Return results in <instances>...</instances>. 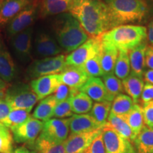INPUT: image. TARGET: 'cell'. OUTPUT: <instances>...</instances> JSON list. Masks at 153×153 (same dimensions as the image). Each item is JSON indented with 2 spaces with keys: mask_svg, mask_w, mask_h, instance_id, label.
Here are the masks:
<instances>
[{
  "mask_svg": "<svg viewBox=\"0 0 153 153\" xmlns=\"http://www.w3.org/2000/svg\"><path fill=\"white\" fill-rule=\"evenodd\" d=\"M69 12L91 38L99 37L112 28L108 7L102 0H73Z\"/></svg>",
  "mask_w": 153,
  "mask_h": 153,
  "instance_id": "1",
  "label": "cell"
},
{
  "mask_svg": "<svg viewBox=\"0 0 153 153\" xmlns=\"http://www.w3.org/2000/svg\"><path fill=\"white\" fill-rule=\"evenodd\" d=\"M53 28L55 39L64 52L72 53L89 39V35L70 12L57 15Z\"/></svg>",
  "mask_w": 153,
  "mask_h": 153,
  "instance_id": "2",
  "label": "cell"
},
{
  "mask_svg": "<svg viewBox=\"0 0 153 153\" xmlns=\"http://www.w3.org/2000/svg\"><path fill=\"white\" fill-rule=\"evenodd\" d=\"M109 12L111 27L129 23L140 22L148 15L150 7L147 0H102Z\"/></svg>",
  "mask_w": 153,
  "mask_h": 153,
  "instance_id": "3",
  "label": "cell"
},
{
  "mask_svg": "<svg viewBox=\"0 0 153 153\" xmlns=\"http://www.w3.org/2000/svg\"><path fill=\"white\" fill-rule=\"evenodd\" d=\"M100 39L101 42L113 45L118 51L128 52L145 41L147 28L137 25H120L102 34Z\"/></svg>",
  "mask_w": 153,
  "mask_h": 153,
  "instance_id": "4",
  "label": "cell"
},
{
  "mask_svg": "<svg viewBox=\"0 0 153 153\" xmlns=\"http://www.w3.org/2000/svg\"><path fill=\"white\" fill-rule=\"evenodd\" d=\"M4 99L12 109H25L30 111L39 101L30 85L22 82L9 86Z\"/></svg>",
  "mask_w": 153,
  "mask_h": 153,
  "instance_id": "5",
  "label": "cell"
},
{
  "mask_svg": "<svg viewBox=\"0 0 153 153\" xmlns=\"http://www.w3.org/2000/svg\"><path fill=\"white\" fill-rule=\"evenodd\" d=\"M65 57V55L61 54L32 61L26 71V76L33 80L41 76L60 74L68 67Z\"/></svg>",
  "mask_w": 153,
  "mask_h": 153,
  "instance_id": "6",
  "label": "cell"
},
{
  "mask_svg": "<svg viewBox=\"0 0 153 153\" xmlns=\"http://www.w3.org/2000/svg\"><path fill=\"white\" fill-rule=\"evenodd\" d=\"M43 127V122L30 117L24 123L11 128L10 131L13 139L17 143H24L33 146L36 139L41 134Z\"/></svg>",
  "mask_w": 153,
  "mask_h": 153,
  "instance_id": "7",
  "label": "cell"
},
{
  "mask_svg": "<svg viewBox=\"0 0 153 153\" xmlns=\"http://www.w3.org/2000/svg\"><path fill=\"white\" fill-rule=\"evenodd\" d=\"M106 153H136L133 143L106 123L102 128Z\"/></svg>",
  "mask_w": 153,
  "mask_h": 153,
  "instance_id": "8",
  "label": "cell"
},
{
  "mask_svg": "<svg viewBox=\"0 0 153 153\" xmlns=\"http://www.w3.org/2000/svg\"><path fill=\"white\" fill-rule=\"evenodd\" d=\"M100 36L90 38L79 48L66 55L65 61L68 66H83L88 59L101 50Z\"/></svg>",
  "mask_w": 153,
  "mask_h": 153,
  "instance_id": "9",
  "label": "cell"
},
{
  "mask_svg": "<svg viewBox=\"0 0 153 153\" xmlns=\"http://www.w3.org/2000/svg\"><path fill=\"white\" fill-rule=\"evenodd\" d=\"M70 135L68 118H53L43 122L39 136L55 143H65Z\"/></svg>",
  "mask_w": 153,
  "mask_h": 153,
  "instance_id": "10",
  "label": "cell"
},
{
  "mask_svg": "<svg viewBox=\"0 0 153 153\" xmlns=\"http://www.w3.org/2000/svg\"><path fill=\"white\" fill-rule=\"evenodd\" d=\"M33 28H26L20 33L11 37V45L17 58L26 63L32 60V36Z\"/></svg>",
  "mask_w": 153,
  "mask_h": 153,
  "instance_id": "11",
  "label": "cell"
},
{
  "mask_svg": "<svg viewBox=\"0 0 153 153\" xmlns=\"http://www.w3.org/2000/svg\"><path fill=\"white\" fill-rule=\"evenodd\" d=\"M38 14V5L33 2L30 4L7 24V32L8 36L11 38L32 26Z\"/></svg>",
  "mask_w": 153,
  "mask_h": 153,
  "instance_id": "12",
  "label": "cell"
},
{
  "mask_svg": "<svg viewBox=\"0 0 153 153\" xmlns=\"http://www.w3.org/2000/svg\"><path fill=\"white\" fill-rule=\"evenodd\" d=\"M102 128L88 133L70 134L65 142V153H84L96 137L102 132Z\"/></svg>",
  "mask_w": 153,
  "mask_h": 153,
  "instance_id": "13",
  "label": "cell"
},
{
  "mask_svg": "<svg viewBox=\"0 0 153 153\" xmlns=\"http://www.w3.org/2000/svg\"><path fill=\"white\" fill-rule=\"evenodd\" d=\"M60 84V74H55L31 80L30 86L41 101L53 94Z\"/></svg>",
  "mask_w": 153,
  "mask_h": 153,
  "instance_id": "14",
  "label": "cell"
},
{
  "mask_svg": "<svg viewBox=\"0 0 153 153\" xmlns=\"http://www.w3.org/2000/svg\"><path fill=\"white\" fill-rule=\"evenodd\" d=\"M34 45L36 54L41 58L55 57L64 52L56 39L46 33H38Z\"/></svg>",
  "mask_w": 153,
  "mask_h": 153,
  "instance_id": "15",
  "label": "cell"
},
{
  "mask_svg": "<svg viewBox=\"0 0 153 153\" xmlns=\"http://www.w3.org/2000/svg\"><path fill=\"white\" fill-rule=\"evenodd\" d=\"M79 91L86 94L91 100L96 102H112L114 99L108 93L102 79L99 77H89L85 85L80 88Z\"/></svg>",
  "mask_w": 153,
  "mask_h": 153,
  "instance_id": "16",
  "label": "cell"
},
{
  "mask_svg": "<svg viewBox=\"0 0 153 153\" xmlns=\"http://www.w3.org/2000/svg\"><path fill=\"white\" fill-rule=\"evenodd\" d=\"M60 76L61 83L76 90H79L89 78L83 66H68Z\"/></svg>",
  "mask_w": 153,
  "mask_h": 153,
  "instance_id": "17",
  "label": "cell"
},
{
  "mask_svg": "<svg viewBox=\"0 0 153 153\" xmlns=\"http://www.w3.org/2000/svg\"><path fill=\"white\" fill-rule=\"evenodd\" d=\"M70 134L88 133L102 128L104 126L97 123L89 114H73L69 118Z\"/></svg>",
  "mask_w": 153,
  "mask_h": 153,
  "instance_id": "18",
  "label": "cell"
},
{
  "mask_svg": "<svg viewBox=\"0 0 153 153\" xmlns=\"http://www.w3.org/2000/svg\"><path fill=\"white\" fill-rule=\"evenodd\" d=\"M18 70L9 51L0 41V79L7 83L16 79Z\"/></svg>",
  "mask_w": 153,
  "mask_h": 153,
  "instance_id": "19",
  "label": "cell"
},
{
  "mask_svg": "<svg viewBox=\"0 0 153 153\" xmlns=\"http://www.w3.org/2000/svg\"><path fill=\"white\" fill-rule=\"evenodd\" d=\"M32 3V0H1L0 25L7 24L19 12Z\"/></svg>",
  "mask_w": 153,
  "mask_h": 153,
  "instance_id": "20",
  "label": "cell"
},
{
  "mask_svg": "<svg viewBox=\"0 0 153 153\" xmlns=\"http://www.w3.org/2000/svg\"><path fill=\"white\" fill-rule=\"evenodd\" d=\"M73 0H42L38 7V15L46 18L53 15H59L70 11Z\"/></svg>",
  "mask_w": 153,
  "mask_h": 153,
  "instance_id": "21",
  "label": "cell"
},
{
  "mask_svg": "<svg viewBox=\"0 0 153 153\" xmlns=\"http://www.w3.org/2000/svg\"><path fill=\"white\" fill-rule=\"evenodd\" d=\"M146 41L143 42L128 51L131 63V74L142 78L145 68V51L148 47Z\"/></svg>",
  "mask_w": 153,
  "mask_h": 153,
  "instance_id": "22",
  "label": "cell"
},
{
  "mask_svg": "<svg viewBox=\"0 0 153 153\" xmlns=\"http://www.w3.org/2000/svg\"><path fill=\"white\" fill-rule=\"evenodd\" d=\"M70 104L74 114H87L93 106V101L86 94L73 89L70 97Z\"/></svg>",
  "mask_w": 153,
  "mask_h": 153,
  "instance_id": "23",
  "label": "cell"
},
{
  "mask_svg": "<svg viewBox=\"0 0 153 153\" xmlns=\"http://www.w3.org/2000/svg\"><path fill=\"white\" fill-rule=\"evenodd\" d=\"M132 143L136 153H153V128L145 125Z\"/></svg>",
  "mask_w": 153,
  "mask_h": 153,
  "instance_id": "24",
  "label": "cell"
},
{
  "mask_svg": "<svg viewBox=\"0 0 153 153\" xmlns=\"http://www.w3.org/2000/svg\"><path fill=\"white\" fill-rule=\"evenodd\" d=\"M100 55L101 68L104 74L114 73L113 72L117 60L118 50L113 45L101 42Z\"/></svg>",
  "mask_w": 153,
  "mask_h": 153,
  "instance_id": "25",
  "label": "cell"
},
{
  "mask_svg": "<svg viewBox=\"0 0 153 153\" xmlns=\"http://www.w3.org/2000/svg\"><path fill=\"white\" fill-rule=\"evenodd\" d=\"M57 104V102L53 94L42 99L34 110L32 117L43 122L53 118V113Z\"/></svg>",
  "mask_w": 153,
  "mask_h": 153,
  "instance_id": "26",
  "label": "cell"
},
{
  "mask_svg": "<svg viewBox=\"0 0 153 153\" xmlns=\"http://www.w3.org/2000/svg\"><path fill=\"white\" fill-rule=\"evenodd\" d=\"M124 91L137 104L140 99L145 84L142 78L130 74L126 79L122 80Z\"/></svg>",
  "mask_w": 153,
  "mask_h": 153,
  "instance_id": "27",
  "label": "cell"
},
{
  "mask_svg": "<svg viewBox=\"0 0 153 153\" xmlns=\"http://www.w3.org/2000/svg\"><path fill=\"white\" fill-rule=\"evenodd\" d=\"M128 125L131 128L132 132L135 137L144 127L143 108L138 104H135L132 109L124 116H121ZM135 139V138H134Z\"/></svg>",
  "mask_w": 153,
  "mask_h": 153,
  "instance_id": "28",
  "label": "cell"
},
{
  "mask_svg": "<svg viewBox=\"0 0 153 153\" xmlns=\"http://www.w3.org/2000/svg\"><path fill=\"white\" fill-rule=\"evenodd\" d=\"M33 149L38 153H65V143H55L41 136L36 139Z\"/></svg>",
  "mask_w": 153,
  "mask_h": 153,
  "instance_id": "29",
  "label": "cell"
},
{
  "mask_svg": "<svg viewBox=\"0 0 153 153\" xmlns=\"http://www.w3.org/2000/svg\"><path fill=\"white\" fill-rule=\"evenodd\" d=\"M106 124L111 126L119 135L128 139L131 142L135 138L131 128L129 127L126 120L121 116H116V115L110 113Z\"/></svg>",
  "mask_w": 153,
  "mask_h": 153,
  "instance_id": "30",
  "label": "cell"
},
{
  "mask_svg": "<svg viewBox=\"0 0 153 153\" xmlns=\"http://www.w3.org/2000/svg\"><path fill=\"white\" fill-rule=\"evenodd\" d=\"M135 104L129 96L120 94L116 96L113 101L111 113L116 116H123L132 109Z\"/></svg>",
  "mask_w": 153,
  "mask_h": 153,
  "instance_id": "31",
  "label": "cell"
},
{
  "mask_svg": "<svg viewBox=\"0 0 153 153\" xmlns=\"http://www.w3.org/2000/svg\"><path fill=\"white\" fill-rule=\"evenodd\" d=\"M112 103L110 101L96 102L93 104L89 115L101 126L106 125L111 113Z\"/></svg>",
  "mask_w": 153,
  "mask_h": 153,
  "instance_id": "32",
  "label": "cell"
},
{
  "mask_svg": "<svg viewBox=\"0 0 153 153\" xmlns=\"http://www.w3.org/2000/svg\"><path fill=\"white\" fill-rule=\"evenodd\" d=\"M114 74L118 79L123 80L130 75L131 72V63L128 52L126 51H118L117 60L115 64Z\"/></svg>",
  "mask_w": 153,
  "mask_h": 153,
  "instance_id": "33",
  "label": "cell"
},
{
  "mask_svg": "<svg viewBox=\"0 0 153 153\" xmlns=\"http://www.w3.org/2000/svg\"><path fill=\"white\" fill-rule=\"evenodd\" d=\"M30 113V111L25 109H12L4 123V125L9 129L21 125L31 117Z\"/></svg>",
  "mask_w": 153,
  "mask_h": 153,
  "instance_id": "34",
  "label": "cell"
},
{
  "mask_svg": "<svg viewBox=\"0 0 153 153\" xmlns=\"http://www.w3.org/2000/svg\"><path fill=\"white\" fill-rule=\"evenodd\" d=\"M102 78L105 87L111 97L114 99L116 96L123 94L124 89L122 81L114 73L104 74Z\"/></svg>",
  "mask_w": 153,
  "mask_h": 153,
  "instance_id": "35",
  "label": "cell"
},
{
  "mask_svg": "<svg viewBox=\"0 0 153 153\" xmlns=\"http://www.w3.org/2000/svg\"><path fill=\"white\" fill-rule=\"evenodd\" d=\"M100 51L95 53L83 65V68L89 77H99L104 75L101 68Z\"/></svg>",
  "mask_w": 153,
  "mask_h": 153,
  "instance_id": "36",
  "label": "cell"
},
{
  "mask_svg": "<svg viewBox=\"0 0 153 153\" xmlns=\"http://www.w3.org/2000/svg\"><path fill=\"white\" fill-rule=\"evenodd\" d=\"M13 140L10 129L0 131V153H13Z\"/></svg>",
  "mask_w": 153,
  "mask_h": 153,
  "instance_id": "37",
  "label": "cell"
},
{
  "mask_svg": "<svg viewBox=\"0 0 153 153\" xmlns=\"http://www.w3.org/2000/svg\"><path fill=\"white\" fill-rule=\"evenodd\" d=\"M70 98L66 100L57 103L55 106L53 118H68L73 115Z\"/></svg>",
  "mask_w": 153,
  "mask_h": 153,
  "instance_id": "38",
  "label": "cell"
},
{
  "mask_svg": "<svg viewBox=\"0 0 153 153\" xmlns=\"http://www.w3.org/2000/svg\"><path fill=\"white\" fill-rule=\"evenodd\" d=\"M84 153H106L102 132L96 137V138L94 140L93 142Z\"/></svg>",
  "mask_w": 153,
  "mask_h": 153,
  "instance_id": "39",
  "label": "cell"
},
{
  "mask_svg": "<svg viewBox=\"0 0 153 153\" xmlns=\"http://www.w3.org/2000/svg\"><path fill=\"white\" fill-rule=\"evenodd\" d=\"M142 108L145 125L153 128V100L144 103Z\"/></svg>",
  "mask_w": 153,
  "mask_h": 153,
  "instance_id": "40",
  "label": "cell"
},
{
  "mask_svg": "<svg viewBox=\"0 0 153 153\" xmlns=\"http://www.w3.org/2000/svg\"><path fill=\"white\" fill-rule=\"evenodd\" d=\"M73 89H71L64 84L61 83L59 87H57L56 91L53 94L55 100L57 103H60L61 101H63L66 99H69L71 96Z\"/></svg>",
  "mask_w": 153,
  "mask_h": 153,
  "instance_id": "41",
  "label": "cell"
},
{
  "mask_svg": "<svg viewBox=\"0 0 153 153\" xmlns=\"http://www.w3.org/2000/svg\"><path fill=\"white\" fill-rule=\"evenodd\" d=\"M12 108L5 99L0 100V122L1 123L4 124Z\"/></svg>",
  "mask_w": 153,
  "mask_h": 153,
  "instance_id": "42",
  "label": "cell"
},
{
  "mask_svg": "<svg viewBox=\"0 0 153 153\" xmlns=\"http://www.w3.org/2000/svg\"><path fill=\"white\" fill-rule=\"evenodd\" d=\"M143 103H147L153 100V85L146 83L143 88L140 97Z\"/></svg>",
  "mask_w": 153,
  "mask_h": 153,
  "instance_id": "43",
  "label": "cell"
},
{
  "mask_svg": "<svg viewBox=\"0 0 153 153\" xmlns=\"http://www.w3.org/2000/svg\"><path fill=\"white\" fill-rule=\"evenodd\" d=\"M145 67L153 70V45H148L145 51Z\"/></svg>",
  "mask_w": 153,
  "mask_h": 153,
  "instance_id": "44",
  "label": "cell"
},
{
  "mask_svg": "<svg viewBox=\"0 0 153 153\" xmlns=\"http://www.w3.org/2000/svg\"><path fill=\"white\" fill-rule=\"evenodd\" d=\"M9 87V85H8V83L0 79V100L5 99L6 93H7V89H8Z\"/></svg>",
  "mask_w": 153,
  "mask_h": 153,
  "instance_id": "45",
  "label": "cell"
},
{
  "mask_svg": "<svg viewBox=\"0 0 153 153\" xmlns=\"http://www.w3.org/2000/svg\"><path fill=\"white\" fill-rule=\"evenodd\" d=\"M147 39L150 45H153V20L148 25L147 30Z\"/></svg>",
  "mask_w": 153,
  "mask_h": 153,
  "instance_id": "46",
  "label": "cell"
},
{
  "mask_svg": "<svg viewBox=\"0 0 153 153\" xmlns=\"http://www.w3.org/2000/svg\"><path fill=\"white\" fill-rule=\"evenodd\" d=\"M143 76H144V79L147 83L153 85V70H145Z\"/></svg>",
  "mask_w": 153,
  "mask_h": 153,
  "instance_id": "47",
  "label": "cell"
},
{
  "mask_svg": "<svg viewBox=\"0 0 153 153\" xmlns=\"http://www.w3.org/2000/svg\"><path fill=\"white\" fill-rule=\"evenodd\" d=\"M13 153H38L35 150H30L26 147H21V148H16V150H14Z\"/></svg>",
  "mask_w": 153,
  "mask_h": 153,
  "instance_id": "48",
  "label": "cell"
},
{
  "mask_svg": "<svg viewBox=\"0 0 153 153\" xmlns=\"http://www.w3.org/2000/svg\"><path fill=\"white\" fill-rule=\"evenodd\" d=\"M8 128H7L6 126L4 125L2 123H1L0 122V131H1V130H5V129H7Z\"/></svg>",
  "mask_w": 153,
  "mask_h": 153,
  "instance_id": "49",
  "label": "cell"
}]
</instances>
